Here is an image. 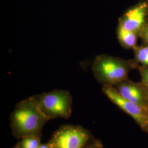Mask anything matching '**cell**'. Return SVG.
Masks as SVG:
<instances>
[{
	"label": "cell",
	"mask_w": 148,
	"mask_h": 148,
	"mask_svg": "<svg viewBox=\"0 0 148 148\" xmlns=\"http://www.w3.org/2000/svg\"><path fill=\"white\" fill-rule=\"evenodd\" d=\"M92 139L91 133L84 127L64 125L54 132L49 142L53 148H84Z\"/></svg>",
	"instance_id": "cell-4"
},
{
	"label": "cell",
	"mask_w": 148,
	"mask_h": 148,
	"mask_svg": "<svg viewBox=\"0 0 148 148\" xmlns=\"http://www.w3.org/2000/svg\"><path fill=\"white\" fill-rule=\"evenodd\" d=\"M21 148V146H20V143H19V142L16 143V145H15L14 147H13L12 148Z\"/></svg>",
	"instance_id": "cell-14"
},
{
	"label": "cell",
	"mask_w": 148,
	"mask_h": 148,
	"mask_svg": "<svg viewBox=\"0 0 148 148\" xmlns=\"http://www.w3.org/2000/svg\"><path fill=\"white\" fill-rule=\"evenodd\" d=\"M117 34L120 42L123 46L128 47H132L135 46L137 38L134 32L128 31L122 27H119Z\"/></svg>",
	"instance_id": "cell-8"
},
{
	"label": "cell",
	"mask_w": 148,
	"mask_h": 148,
	"mask_svg": "<svg viewBox=\"0 0 148 148\" xmlns=\"http://www.w3.org/2000/svg\"><path fill=\"white\" fill-rule=\"evenodd\" d=\"M145 37L148 41V28L147 29L146 31L145 32Z\"/></svg>",
	"instance_id": "cell-15"
},
{
	"label": "cell",
	"mask_w": 148,
	"mask_h": 148,
	"mask_svg": "<svg viewBox=\"0 0 148 148\" xmlns=\"http://www.w3.org/2000/svg\"><path fill=\"white\" fill-rule=\"evenodd\" d=\"M92 70L95 79L104 86H112L125 80L128 73L126 63L106 55L96 58Z\"/></svg>",
	"instance_id": "cell-3"
},
{
	"label": "cell",
	"mask_w": 148,
	"mask_h": 148,
	"mask_svg": "<svg viewBox=\"0 0 148 148\" xmlns=\"http://www.w3.org/2000/svg\"><path fill=\"white\" fill-rule=\"evenodd\" d=\"M142 76L144 84L148 88V68L143 70L142 72Z\"/></svg>",
	"instance_id": "cell-12"
},
{
	"label": "cell",
	"mask_w": 148,
	"mask_h": 148,
	"mask_svg": "<svg viewBox=\"0 0 148 148\" xmlns=\"http://www.w3.org/2000/svg\"><path fill=\"white\" fill-rule=\"evenodd\" d=\"M103 92L113 103L133 117L143 129L148 130V109L122 97L112 86H104Z\"/></svg>",
	"instance_id": "cell-5"
},
{
	"label": "cell",
	"mask_w": 148,
	"mask_h": 148,
	"mask_svg": "<svg viewBox=\"0 0 148 148\" xmlns=\"http://www.w3.org/2000/svg\"><path fill=\"white\" fill-rule=\"evenodd\" d=\"M147 8L146 3H141L130 9L122 16L120 27L130 32H136L145 21Z\"/></svg>",
	"instance_id": "cell-6"
},
{
	"label": "cell",
	"mask_w": 148,
	"mask_h": 148,
	"mask_svg": "<svg viewBox=\"0 0 148 148\" xmlns=\"http://www.w3.org/2000/svg\"><path fill=\"white\" fill-rule=\"evenodd\" d=\"M40 138L29 136L23 138L21 139V148H38L41 145Z\"/></svg>",
	"instance_id": "cell-9"
},
{
	"label": "cell",
	"mask_w": 148,
	"mask_h": 148,
	"mask_svg": "<svg viewBox=\"0 0 148 148\" xmlns=\"http://www.w3.org/2000/svg\"><path fill=\"white\" fill-rule=\"evenodd\" d=\"M32 97L48 120L68 119L71 115L73 97L68 90H54Z\"/></svg>",
	"instance_id": "cell-2"
},
{
	"label": "cell",
	"mask_w": 148,
	"mask_h": 148,
	"mask_svg": "<svg viewBox=\"0 0 148 148\" xmlns=\"http://www.w3.org/2000/svg\"><path fill=\"white\" fill-rule=\"evenodd\" d=\"M10 120L12 133L19 139L29 136L41 138L43 128L49 121L40 111L32 96L16 104Z\"/></svg>",
	"instance_id": "cell-1"
},
{
	"label": "cell",
	"mask_w": 148,
	"mask_h": 148,
	"mask_svg": "<svg viewBox=\"0 0 148 148\" xmlns=\"http://www.w3.org/2000/svg\"><path fill=\"white\" fill-rule=\"evenodd\" d=\"M84 148H104L101 141L92 139Z\"/></svg>",
	"instance_id": "cell-11"
},
{
	"label": "cell",
	"mask_w": 148,
	"mask_h": 148,
	"mask_svg": "<svg viewBox=\"0 0 148 148\" xmlns=\"http://www.w3.org/2000/svg\"><path fill=\"white\" fill-rule=\"evenodd\" d=\"M115 85L116 87L114 88L122 97L133 103L148 108L147 95L139 86L125 80Z\"/></svg>",
	"instance_id": "cell-7"
},
{
	"label": "cell",
	"mask_w": 148,
	"mask_h": 148,
	"mask_svg": "<svg viewBox=\"0 0 148 148\" xmlns=\"http://www.w3.org/2000/svg\"><path fill=\"white\" fill-rule=\"evenodd\" d=\"M38 148H53V147L52 144L48 142L47 143H46L44 144H41Z\"/></svg>",
	"instance_id": "cell-13"
},
{
	"label": "cell",
	"mask_w": 148,
	"mask_h": 148,
	"mask_svg": "<svg viewBox=\"0 0 148 148\" xmlns=\"http://www.w3.org/2000/svg\"><path fill=\"white\" fill-rule=\"evenodd\" d=\"M137 57L140 62L148 65V47L139 49L137 53Z\"/></svg>",
	"instance_id": "cell-10"
}]
</instances>
